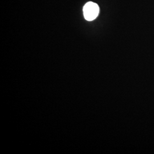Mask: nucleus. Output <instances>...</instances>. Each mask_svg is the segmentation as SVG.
<instances>
[{"label":"nucleus","instance_id":"f257e3e1","mask_svg":"<svg viewBox=\"0 0 154 154\" xmlns=\"http://www.w3.org/2000/svg\"><path fill=\"white\" fill-rule=\"evenodd\" d=\"M99 13V6L93 2H88L83 7L84 17L88 21H93L98 16Z\"/></svg>","mask_w":154,"mask_h":154}]
</instances>
